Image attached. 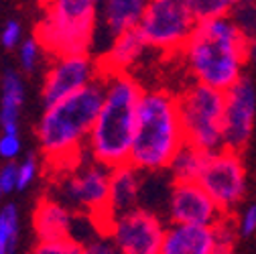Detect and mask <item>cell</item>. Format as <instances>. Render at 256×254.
<instances>
[{
  "label": "cell",
  "instance_id": "7a4b0ae2",
  "mask_svg": "<svg viewBox=\"0 0 256 254\" xmlns=\"http://www.w3.org/2000/svg\"><path fill=\"white\" fill-rule=\"evenodd\" d=\"M250 49L252 39L230 16H216L198 20L181 51L198 82L226 92L240 80Z\"/></svg>",
  "mask_w": 256,
  "mask_h": 254
},
{
  "label": "cell",
  "instance_id": "7402d4cb",
  "mask_svg": "<svg viewBox=\"0 0 256 254\" xmlns=\"http://www.w3.org/2000/svg\"><path fill=\"white\" fill-rule=\"evenodd\" d=\"M18 238V214L14 206H4L0 212V254L12 252Z\"/></svg>",
  "mask_w": 256,
  "mask_h": 254
},
{
  "label": "cell",
  "instance_id": "cb8c5ba5",
  "mask_svg": "<svg viewBox=\"0 0 256 254\" xmlns=\"http://www.w3.org/2000/svg\"><path fill=\"white\" fill-rule=\"evenodd\" d=\"M238 0H194V10L198 20L216 18V16H230L232 8Z\"/></svg>",
  "mask_w": 256,
  "mask_h": 254
},
{
  "label": "cell",
  "instance_id": "f1b7e54d",
  "mask_svg": "<svg viewBox=\"0 0 256 254\" xmlns=\"http://www.w3.org/2000/svg\"><path fill=\"white\" fill-rule=\"evenodd\" d=\"M20 150V140L16 134H8L4 132V136L0 138V154L4 158H14Z\"/></svg>",
  "mask_w": 256,
  "mask_h": 254
},
{
  "label": "cell",
  "instance_id": "e0dca14e",
  "mask_svg": "<svg viewBox=\"0 0 256 254\" xmlns=\"http://www.w3.org/2000/svg\"><path fill=\"white\" fill-rule=\"evenodd\" d=\"M140 196V179L138 169L130 163H124L112 169L110 179V212L112 216H120L128 210L136 208Z\"/></svg>",
  "mask_w": 256,
  "mask_h": 254
},
{
  "label": "cell",
  "instance_id": "3957f363",
  "mask_svg": "<svg viewBox=\"0 0 256 254\" xmlns=\"http://www.w3.org/2000/svg\"><path fill=\"white\" fill-rule=\"evenodd\" d=\"M140 94V84L128 74L106 76L104 102L92 126L88 146L96 161L110 169L128 163Z\"/></svg>",
  "mask_w": 256,
  "mask_h": 254
},
{
  "label": "cell",
  "instance_id": "30bf717a",
  "mask_svg": "<svg viewBox=\"0 0 256 254\" xmlns=\"http://www.w3.org/2000/svg\"><path fill=\"white\" fill-rule=\"evenodd\" d=\"M165 228L154 214L132 208L114 218L110 238L118 252L124 254H158Z\"/></svg>",
  "mask_w": 256,
  "mask_h": 254
},
{
  "label": "cell",
  "instance_id": "8992f818",
  "mask_svg": "<svg viewBox=\"0 0 256 254\" xmlns=\"http://www.w3.org/2000/svg\"><path fill=\"white\" fill-rule=\"evenodd\" d=\"M224 106L226 92L206 86L202 82L191 84L177 96V110L185 140L208 152L224 146Z\"/></svg>",
  "mask_w": 256,
  "mask_h": 254
},
{
  "label": "cell",
  "instance_id": "f546056e",
  "mask_svg": "<svg viewBox=\"0 0 256 254\" xmlns=\"http://www.w3.org/2000/svg\"><path fill=\"white\" fill-rule=\"evenodd\" d=\"M18 39H20V24L14 22V20H10L4 26V30H2V45L6 49H14L16 43H18Z\"/></svg>",
  "mask_w": 256,
  "mask_h": 254
},
{
  "label": "cell",
  "instance_id": "603a6c76",
  "mask_svg": "<svg viewBox=\"0 0 256 254\" xmlns=\"http://www.w3.org/2000/svg\"><path fill=\"white\" fill-rule=\"evenodd\" d=\"M230 18L252 39L256 35V0H238Z\"/></svg>",
  "mask_w": 256,
  "mask_h": 254
},
{
  "label": "cell",
  "instance_id": "52a82bcc",
  "mask_svg": "<svg viewBox=\"0 0 256 254\" xmlns=\"http://www.w3.org/2000/svg\"><path fill=\"white\" fill-rule=\"evenodd\" d=\"M196 24L194 0H148L138 30L148 47L181 51Z\"/></svg>",
  "mask_w": 256,
  "mask_h": 254
},
{
  "label": "cell",
  "instance_id": "ffe728a7",
  "mask_svg": "<svg viewBox=\"0 0 256 254\" xmlns=\"http://www.w3.org/2000/svg\"><path fill=\"white\" fill-rule=\"evenodd\" d=\"M24 98V88L20 78L14 72H6L4 82H2V112H0V122L2 128L8 134H16L18 130V110L22 106Z\"/></svg>",
  "mask_w": 256,
  "mask_h": 254
},
{
  "label": "cell",
  "instance_id": "484cf974",
  "mask_svg": "<svg viewBox=\"0 0 256 254\" xmlns=\"http://www.w3.org/2000/svg\"><path fill=\"white\" fill-rule=\"evenodd\" d=\"M39 49H41V45L37 43V39H28L20 45V63L26 72L35 70L37 59H39Z\"/></svg>",
  "mask_w": 256,
  "mask_h": 254
},
{
  "label": "cell",
  "instance_id": "4316f807",
  "mask_svg": "<svg viewBox=\"0 0 256 254\" xmlns=\"http://www.w3.org/2000/svg\"><path fill=\"white\" fill-rule=\"evenodd\" d=\"M37 175V161H35V154H28L26 161L16 169V189H24L28 187V183L35 179Z\"/></svg>",
  "mask_w": 256,
  "mask_h": 254
},
{
  "label": "cell",
  "instance_id": "7c38bea8",
  "mask_svg": "<svg viewBox=\"0 0 256 254\" xmlns=\"http://www.w3.org/2000/svg\"><path fill=\"white\" fill-rule=\"evenodd\" d=\"M98 76H100L98 63L92 61L88 57V53L57 57L55 66L49 70V74L45 78V84H43L45 108L59 102L61 98L70 96V94L78 92L80 88L88 86Z\"/></svg>",
  "mask_w": 256,
  "mask_h": 254
},
{
  "label": "cell",
  "instance_id": "4dcf8cb0",
  "mask_svg": "<svg viewBox=\"0 0 256 254\" xmlns=\"http://www.w3.org/2000/svg\"><path fill=\"white\" fill-rule=\"evenodd\" d=\"M16 169L14 165H6L0 171V187H2V194H10L12 189H16Z\"/></svg>",
  "mask_w": 256,
  "mask_h": 254
},
{
  "label": "cell",
  "instance_id": "ac0fdd59",
  "mask_svg": "<svg viewBox=\"0 0 256 254\" xmlns=\"http://www.w3.org/2000/svg\"><path fill=\"white\" fill-rule=\"evenodd\" d=\"M35 232L39 242L72 238V214L55 200H41L35 210Z\"/></svg>",
  "mask_w": 256,
  "mask_h": 254
},
{
  "label": "cell",
  "instance_id": "9a60e30c",
  "mask_svg": "<svg viewBox=\"0 0 256 254\" xmlns=\"http://www.w3.org/2000/svg\"><path fill=\"white\" fill-rule=\"evenodd\" d=\"M146 47L148 45H146L142 33L138 30V26L126 30V33H122V35H118L112 41V45L106 49V53L98 61H96V63H98L100 76L126 74L138 61V57L144 53Z\"/></svg>",
  "mask_w": 256,
  "mask_h": 254
},
{
  "label": "cell",
  "instance_id": "4fadbf2b",
  "mask_svg": "<svg viewBox=\"0 0 256 254\" xmlns=\"http://www.w3.org/2000/svg\"><path fill=\"white\" fill-rule=\"evenodd\" d=\"M224 212L200 181H175L169 196V216L173 224L214 226Z\"/></svg>",
  "mask_w": 256,
  "mask_h": 254
},
{
  "label": "cell",
  "instance_id": "6da1fadb",
  "mask_svg": "<svg viewBox=\"0 0 256 254\" xmlns=\"http://www.w3.org/2000/svg\"><path fill=\"white\" fill-rule=\"evenodd\" d=\"M106 92V76H98L88 86L45 108L37 136L47 163L61 171L80 163L84 142L90 138Z\"/></svg>",
  "mask_w": 256,
  "mask_h": 254
},
{
  "label": "cell",
  "instance_id": "83f0119b",
  "mask_svg": "<svg viewBox=\"0 0 256 254\" xmlns=\"http://www.w3.org/2000/svg\"><path fill=\"white\" fill-rule=\"evenodd\" d=\"M238 232L242 238H250L256 234V204L248 206L238 220Z\"/></svg>",
  "mask_w": 256,
  "mask_h": 254
},
{
  "label": "cell",
  "instance_id": "5bb4252c",
  "mask_svg": "<svg viewBox=\"0 0 256 254\" xmlns=\"http://www.w3.org/2000/svg\"><path fill=\"white\" fill-rule=\"evenodd\" d=\"M148 0H104L98 10V24L110 43L142 20Z\"/></svg>",
  "mask_w": 256,
  "mask_h": 254
},
{
  "label": "cell",
  "instance_id": "8fae6325",
  "mask_svg": "<svg viewBox=\"0 0 256 254\" xmlns=\"http://www.w3.org/2000/svg\"><path fill=\"white\" fill-rule=\"evenodd\" d=\"M256 118V88L250 78L240 80L226 90L224 106V146L230 150H244L252 138Z\"/></svg>",
  "mask_w": 256,
  "mask_h": 254
},
{
  "label": "cell",
  "instance_id": "9c48e42d",
  "mask_svg": "<svg viewBox=\"0 0 256 254\" xmlns=\"http://www.w3.org/2000/svg\"><path fill=\"white\" fill-rule=\"evenodd\" d=\"M198 181L224 214H232L246 196V169L240 152L226 146L208 152Z\"/></svg>",
  "mask_w": 256,
  "mask_h": 254
},
{
  "label": "cell",
  "instance_id": "d4e9b609",
  "mask_svg": "<svg viewBox=\"0 0 256 254\" xmlns=\"http://www.w3.org/2000/svg\"><path fill=\"white\" fill-rule=\"evenodd\" d=\"M84 250L86 248L80 246V242H76L74 238L39 242V246H35V252H39V254H78V252H84Z\"/></svg>",
  "mask_w": 256,
  "mask_h": 254
},
{
  "label": "cell",
  "instance_id": "2e32d148",
  "mask_svg": "<svg viewBox=\"0 0 256 254\" xmlns=\"http://www.w3.org/2000/svg\"><path fill=\"white\" fill-rule=\"evenodd\" d=\"M212 226L198 224H173L165 230L161 254H214Z\"/></svg>",
  "mask_w": 256,
  "mask_h": 254
},
{
  "label": "cell",
  "instance_id": "44dd1931",
  "mask_svg": "<svg viewBox=\"0 0 256 254\" xmlns=\"http://www.w3.org/2000/svg\"><path fill=\"white\" fill-rule=\"evenodd\" d=\"M212 232H214V244H216L214 254H228L236 248L240 232H238V224L228 214H222L216 220V224L212 226Z\"/></svg>",
  "mask_w": 256,
  "mask_h": 254
},
{
  "label": "cell",
  "instance_id": "ba28073f",
  "mask_svg": "<svg viewBox=\"0 0 256 254\" xmlns=\"http://www.w3.org/2000/svg\"><path fill=\"white\" fill-rule=\"evenodd\" d=\"M110 179L112 169L96 161L82 171L72 173L61 183V198L74 208L86 210L102 236H110L114 216L110 212Z\"/></svg>",
  "mask_w": 256,
  "mask_h": 254
},
{
  "label": "cell",
  "instance_id": "d6986e66",
  "mask_svg": "<svg viewBox=\"0 0 256 254\" xmlns=\"http://www.w3.org/2000/svg\"><path fill=\"white\" fill-rule=\"evenodd\" d=\"M206 158H208V150L185 140L173 154L167 169L171 171L175 181H198L206 165Z\"/></svg>",
  "mask_w": 256,
  "mask_h": 254
},
{
  "label": "cell",
  "instance_id": "277c9868",
  "mask_svg": "<svg viewBox=\"0 0 256 254\" xmlns=\"http://www.w3.org/2000/svg\"><path fill=\"white\" fill-rule=\"evenodd\" d=\"M183 142L185 134L179 120L177 96L163 90H142L128 163L138 171L165 169Z\"/></svg>",
  "mask_w": 256,
  "mask_h": 254
},
{
  "label": "cell",
  "instance_id": "1f68e13d",
  "mask_svg": "<svg viewBox=\"0 0 256 254\" xmlns=\"http://www.w3.org/2000/svg\"><path fill=\"white\" fill-rule=\"evenodd\" d=\"M250 57H252V59L256 61V41L252 43V49H250Z\"/></svg>",
  "mask_w": 256,
  "mask_h": 254
},
{
  "label": "cell",
  "instance_id": "d6a6232c",
  "mask_svg": "<svg viewBox=\"0 0 256 254\" xmlns=\"http://www.w3.org/2000/svg\"><path fill=\"white\" fill-rule=\"evenodd\" d=\"M0 196H2V187H0Z\"/></svg>",
  "mask_w": 256,
  "mask_h": 254
},
{
  "label": "cell",
  "instance_id": "5b68a950",
  "mask_svg": "<svg viewBox=\"0 0 256 254\" xmlns=\"http://www.w3.org/2000/svg\"><path fill=\"white\" fill-rule=\"evenodd\" d=\"M102 2L104 0H41L45 16L35 26V39L55 57L88 53Z\"/></svg>",
  "mask_w": 256,
  "mask_h": 254
}]
</instances>
